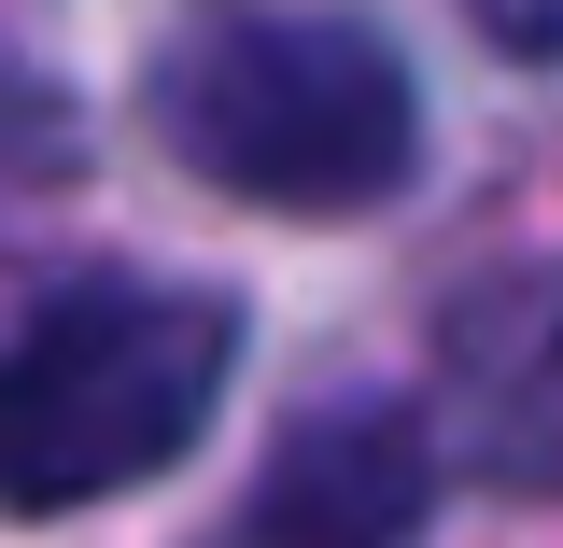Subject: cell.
<instances>
[{
  "label": "cell",
  "instance_id": "cell-1",
  "mask_svg": "<svg viewBox=\"0 0 563 548\" xmlns=\"http://www.w3.org/2000/svg\"><path fill=\"white\" fill-rule=\"evenodd\" d=\"M240 366V310L198 281H70L0 338V506L57 521L198 450Z\"/></svg>",
  "mask_w": 563,
  "mask_h": 548
},
{
  "label": "cell",
  "instance_id": "cell-2",
  "mask_svg": "<svg viewBox=\"0 0 563 548\" xmlns=\"http://www.w3.org/2000/svg\"><path fill=\"white\" fill-rule=\"evenodd\" d=\"M155 141L254 211H366L409 183L422 99L380 29L339 14H254L155 57Z\"/></svg>",
  "mask_w": 563,
  "mask_h": 548
},
{
  "label": "cell",
  "instance_id": "cell-3",
  "mask_svg": "<svg viewBox=\"0 0 563 548\" xmlns=\"http://www.w3.org/2000/svg\"><path fill=\"white\" fill-rule=\"evenodd\" d=\"M422 492H437V450L409 409H310L268 450L225 548H395L422 521Z\"/></svg>",
  "mask_w": 563,
  "mask_h": 548
},
{
  "label": "cell",
  "instance_id": "cell-4",
  "mask_svg": "<svg viewBox=\"0 0 563 548\" xmlns=\"http://www.w3.org/2000/svg\"><path fill=\"white\" fill-rule=\"evenodd\" d=\"M451 409L493 479H563V281L479 295L451 324Z\"/></svg>",
  "mask_w": 563,
  "mask_h": 548
},
{
  "label": "cell",
  "instance_id": "cell-5",
  "mask_svg": "<svg viewBox=\"0 0 563 548\" xmlns=\"http://www.w3.org/2000/svg\"><path fill=\"white\" fill-rule=\"evenodd\" d=\"M479 14L521 43V57H550V43H563V0H479Z\"/></svg>",
  "mask_w": 563,
  "mask_h": 548
}]
</instances>
